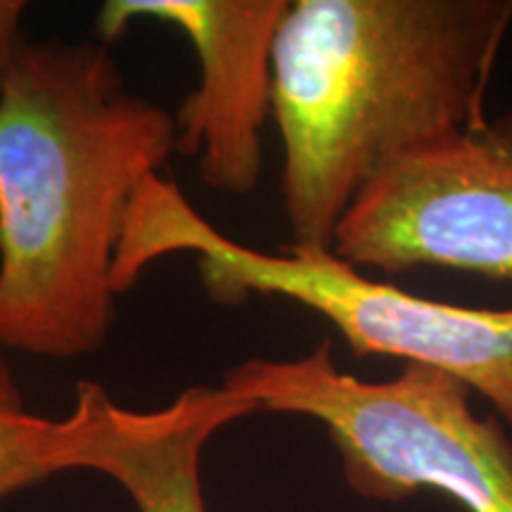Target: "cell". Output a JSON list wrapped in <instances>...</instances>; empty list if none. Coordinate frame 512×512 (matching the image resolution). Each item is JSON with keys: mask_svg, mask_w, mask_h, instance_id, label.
I'll use <instances>...</instances> for the list:
<instances>
[{"mask_svg": "<svg viewBox=\"0 0 512 512\" xmlns=\"http://www.w3.org/2000/svg\"><path fill=\"white\" fill-rule=\"evenodd\" d=\"M176 145L105 46L24 43L0 91V349L69 361L105 344L128 207Z\"/></svg>", "mask_w": 512, "mask_h": 512, "instance_id": "obj_1", "label": "cell"}, {"mask_svg": "<svg viewBox=\"0 0 512 512\" xmlns=\"http://www.w3.org/2000/svg\"><path fill=\"white\" fill-rule=\"evenodd\" d=\"M510 0H294L273 41L290 247L328 249L384 169L479 124Z\"/></svg>", "mask_w": 512, "mask_h": 512, "instance_id": "obj_2", "label": "cell"}, {"mask_svg": "<svg viewBox=\"0 0 512 512\" xmlns=\"http://www.w3.org/2000/svg\"><path fill=\"white\" fill-rule=\"evenodd\" d=\"M195 254L204 290L221 304L283 297L335 328L356 356L401 358L456 377L512 425V309L434 302L375 280L328 249L287 245L268 254L216 230L162 174L140 185L128 207L114 261L124 294L155 261Z\"/></svg>", "mask_w": 512, "mask_h": 512, "instance_id": "obj_3", "label": "cell"}, {"mask_svg": "<svg viewBox=\"0 0 512 512\" xmlns=\"http://www.w3.org/2000/svg\"><path fill=\"white\" fill-rule=\"evenodd\" d=\"M221 384L256 413L318 420L358 496L399 503L432 489L467 512H512V441L472 413L456 377L406 366L394 380H358L323 339L299 358H249Z\"/></svg>", "mask_w": 512, "mask_h": 512, "instance_id": "obj_4", "label": "cell"}, {"mask_svg": "<svg viewBox=\"0 0 512 512\" xmlns=\"http://www.w3.org/2000/svg\"><path fill=\"white\" fill-rule=\"evenodd\" d=\"M332 254L361 273L432 266L512 283V112L384 169L342 216Z\"/></svg>", "mask_w": 512, "mask_h": 512, "instance_id": "obj_5", "label": "cell"}, {"mask_svg": "<svg viewBox=\"0 0 512 512\" xmlns=\"http://www.w3.org/2000/svg\"><path fill=\"white\" fill-rule=\"evenodd\" d=\"M287 0H107L95 15L105 43L140 19L181 31L200 60V83L176 114L178 152L200 159L209 188L247 195L264 166L273 41Z\"/></svg>", "mask_w": 512, "mask_h": 512, "instance_id": "obj_6", "label": "cell"}, {"mask_svg": "<svg viewBox=\"0 0 512 512\" xmlns=\"http://www.w3.org/2000/svg\"><path fill=\"white\" fill-rule=\"evenodd\" d=\"M252 403L219 387L183 389L166 406L138 411L117 403L98 382H79L72 411L55 420L57 472L110 477L138 512H207L202 451L223 427L254 415Z\"/></svg>", "mask_w": 512, "mask_h": 512, "instance_id": "obj_7", "label": "cell"}, {"mask_svg": "<svg viewBox=\"0 0 512 512\" xmlns=\"http://www.w3.org/2000/svg\"><path fill=\"white\" fill-rule=\"evenodd\" d=\"M55 420L29 411L0 349V501L60 475L53 460Z\"/></svg>", "mask_w": 512, "mask_h": 512, "instance_id": "obj_8", "label": "cell"}, {"mask_svg": "<svg viewBox=\"0 0 512 512\" xmlns=\"http://www.w3.org/2000/svg\"><path fill=\"white\" fill-rule=\"evenodd\" d=\"M24 15L27 3L22 0H0V91L12 72L17 55L24 48Z\"/></svg>", "mask_w": 512, "mask_h": 512, "instance_id": "obj_9", "label": "cell"}]
</instances>
